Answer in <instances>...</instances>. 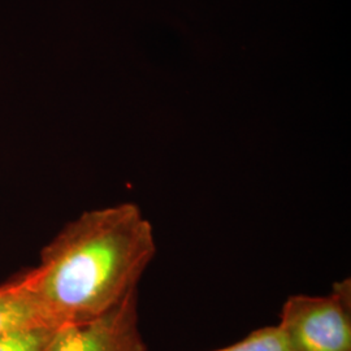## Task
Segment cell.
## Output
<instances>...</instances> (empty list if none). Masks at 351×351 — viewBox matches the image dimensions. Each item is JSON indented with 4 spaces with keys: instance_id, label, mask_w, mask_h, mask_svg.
Masks as SVG:
<instances>
[{
    "instance_id": "2",
    "label": "cell",
    "mask_w": 351,
    "mask_h": 351,
    "mask_svg": "<svg viewBox=\"0 0 351 351\" xmlns=\"http://www.w3.org/2000/svg\"><path fill=\"white\" fill-rule=\"evenodd\" d=\"M277 326L290 351H351L350 281L328 295H290Z\"/></svg>"
},
{
    "instance_id": "5",
    "label": "cell",
    "mask_w": 351,
    "mask_h": 351,
    "mask_svg": "<svg viewBox=\"0 0 351 351\" xmlns=\"http://www.w3.org/2000/svg\"><path fill=\"white\" fill-rule=\"evenodd\" d=\"M60 326H32L0 335V351H50Z\"/></svg>"
},
{
    "instance_id": "6",
    "label": "cell",
    "mask_w": 351,
    "mask_h": 351,
    "mask_svg": "<svg viewBox=\"0 0 351 351\" xmlns=\"http://www.w3.org/2000/svg\"><path fill=\"white\" fill-rule=\"evenodd\" d=\"M213 351H290L288 342L278 326L259 328L243 339Z\"/></svg>"
},
{
    "instance_id": "1",
    "label": "cell",
    "mask_w": 351,
    "mask_h": 351,
    "mask_svg": "<svg viewBox=\"0 0 351 351\" xmlns=\"http://www.w3.org/2000/svg\"><path fill=\"white\" fill-rule=\"evenodd\" d=\"M155 254L150 221L126 202L69 221L23 275L53 324H82L138 290Z\"/></svg>"
},
{
    "instance_id": "3",
    "label": "cell",
    "mask_w": 351,
    "mask_h": 351,
    "mask_svg": "<svg viewBox=\"0 0 351 351\" xmlns=\"http://www.w3.org/2000/svg\"><path fill=\"white\" fill-rule=\"evenodd\" d=\"M50 351H147L139 328L138 290L93 320L60 326Z\"/></svg>"
},
{
    "instance_id": "4",
    "label": "cell",
    "mask_w": 351,
    "mask_h": 351,
    "mask_svg": "<svg viewBox=\"0 0 351 351\" xmlns=\"http://www.w3.org/2000/svg\"><path fill=\"white\" fill-rule=\"evenodd\" d=\"M56 326L40 307L26 285L24 275L14 277L0 287V335L19 328Z\"/></svg>"
}]
</instances>
